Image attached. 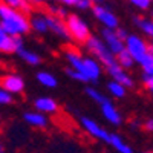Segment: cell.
<instances>
[{
	"instance_id": "1f68e13d",
	"label": "cell",
	"mask_w": 153,
	"mask_h": 153,
	"mask_svg": "<svg viewBox=\"0 0 153 153\" xmlns=\"http://www.w3.org/2000/svg\"><path fill=\"white\" fill-rule=\"evenodd\" d=\"M141 153H153V150H147V152H141Z\"/></svg>"
},
{
	"instance_id": "3957f363",
	"label": "cell",
	"mask_w": 153,
	"mask_h": 153,
	"mask_svg": "<svg viewBox=\"0 0 153 153\" xmlns=\"http://www.w3.org/2000/svg\"><path fill=\"white\" fill-rule=\"evenodd\" d=\"M65 25L68 28L71 42L76 45H84L94 35L86 19L81 17L80 14H76V12H69L68 17L65 19Z\"/></svg>"
},
{
	"instance_id": "83f0119b",
	"label": "cell",
	"mask_w": 153,
	"mask_h": 153,
	"mask_svg": "<svg viewBox=\"0 0 153 153\" xmlns=\"http://www.w3.org/2000/svg\"><path fill=\"white\" fill-rule=\"evenodd\" d=\"M143 86L150 95H153V75H143Z\"/></svg>"
},
{
	"instance_id": "277c9868",
	"label": "cell",
	"mask_w": 153,
	"mask_h": 153,
	"mask_svg": "<svg viewBox=\"0 0 153 153\" xmlns=\"http://www.w3.org/2000/svg\"><path fill=\"white\" fill-rule=\"evenodd\" d=\"M124 49L133 58V61L136 65H139L150 54L152 46L147 43V40L141 34H129L127 38L124 40Z\"/></svg>"
},
{
	"instance_id": "4fadbf2b",
	"label": "cell",
	"mask_w": 153,
	"mask_h": 153,
	"mask_svg": "<svg viewBox=\"0 0 153 153\" xmlns=\"http://www.w3.org/2000/svg\"><path fill=\"white\" fill-rule=\"evenodd\" d=\"M106 72H107V75L110 76V80L123 84L126 89L135 87V78H133V75H132L130 72L121 69L118 65L115 66V68H112V69H109V71H106Z\"/></svg>"
},
{
	"instance_id": "4dcf8cb0",
	"label": "cell",
	"mask_w": 153,
	"mask_h": 153,
	"mask_svg": "<svg viewBox=\"0 0 153 153\" xmlns=\"http://www.w3.org/2000/svg\"><path fill=\"white\" fill-rule=\"evenodd\" d=\"M0 153H5V146L2 143V139H0Z\"/></svg>"
},
{
	"instance_id": "7402d4cb",
	"label": "cell",
	"mask_w": 153,
	"mask_h": 153,
	"mask_svg": "<svg viewBox=\"0 0 153 153\" xmlns=\"http://www.w3.org/2000/svg\"><path fill=\"white\" fill-rule=\"evenodd\" d=\"M86 95H87V98L89 100H92L95 104H103L104 101L109 98L107 95H104V92L103 91H100L98 87H95V86H87L86 87Z\"/></svg>"
},
{
	"instance_id": "7a4b0ae2",
	"label": "cell",
	"mask_w": 153,
	"mask_h": 153,
	"mask_svg": "<svg viewBox=\"0 0 153 153\" xmlns=\"http://www.w3.org/2000/svg\"><path fill=\"white\" fill-rule=\"evenodd\" d=\"M84 48L87 51V55L95 58L100 65L103 66V69L109 71V69H112V68H115L118 65V63H117V57L112 55V52L104 46V43L101 42V38L98 35H92L84 43Z\"/></svg>"
},
{
	"instance_id": "44dd1931",
	"label": "cell",
	"mask_w": 153,
	"mask_h": 153,
	"mask_svg": "<svg viewBox=\"0 0 153 153\" xmlns=\"http://www.w3.org/2000/svg\"><path fill=\"white\" fill-rule=\"evenodd\" d=\"M60 3L66 9L72 8V9H78V11H89L94 6V2H91V0H63Z\"/></svg>"
},
{
	"instance_id": "484cf974",
	"label": "cell",
	"mask_w": 153,
	"mask_h": 153,
	"mask_svg": "<svg viewBox=\"0 0 153 153\" xmlns=\"http://www.w3.org/2000/svg\"><path fill=\"white\" fill-rule=\"evenodd\" d=\"M143 71V75H153V54H152V49H150V54L139 63Z\"/></svg>"
},
{
	"instance_id": "f1b7e54d",
	"label": "cell",
	"mask_w": 153,
	"mask_h": 153,
	"mask_svg": "<svg viewBox=\"0 0 153 153\" xmlns=\"http://www.w3.org/2000/svg\"><path fill=\"white\" fill-rule=\"evenodd\" d=\"M12 103V95H9L6 91L0 87V106H9Z\"/></svg>"
},
{
	"instance_id": "836d02e7",
	"label": "cell",
	"mask_w": 153,
	"mask_h": 153,
	"mask_svg": "<svg viewBox=\"0 0 153 153\" xmlns=\"http://www.w3.org/2000/svg\"><path fill=\"white\" fill-rule=\"evenodd\" d=\"M152 40H153V38H152Z\"/></svg>"
},
{
	"instance_id": "9a60e30c",
	"label": "cell",
	"mask_w": 153,
	"mask_h": 153,
	"mask_svg": "<svg viewBox=\"0 0 153 153\" xmlns=\"http://www.w3.org/2000/svg\"><path fill=\"white\" fill-rule=\"evenodd\" d=\"M23 121L34 129H46L49 126V118L37 110H26L23 113Z\"/></svg>"
},
{
	"instance_id": "f546056e",
	"label": "cell",
	"mask_w": 153,
	"mask_h": 153,
	"mask_svg": "<svg viewBox=\"0 0 153 153\" xmlns=\"http://www.w3.org/2000/svg\"><path fill=\"white\" fill-rule=\"evenodd\" d=\"M143 129H144L147 133H153V117H152V118H147V120L143 123Z\"/></svg>"
},
{
	"instance_id": "d6a6232c",
	"label": "cell",
	"mask_w": 153,
	"mask_h": 153,
	"mask_svg": "<svg viewBox=\"0 0 153 153\" xmlns=\"http://www.w3.org/2000/svg\"><path fill=\"white\" fill-rule=\"evenodd\" d=\"M152 54H153V46H152Z\"/></svg>"
},
{
	"instance_id": "6da1fadb",
	"label": "cell",
	"mask_w": 153,
	"mask_h": 153,
	"mask_svg": "<svg viewBox=\"0 0 153 153\" xmlns=\"http://www.w3.org/2000/svg\"><path fill=\"white\" fill-rule=\"evenodd\" d=\"M0 26L12 38H23L29 34V16L11 8L6 2H0Z\"/></svg>"
},
{
	"instance_id": "4316f807",
	"label": "cell",
	"mask_w": 153,
	"mask_h": 153,
	"mask_svg": "<svg viewBox=\"0 0 153 153\" xmlns=\"http://www.w3.org/2000/svg\"><path fill=\"white\" fill-rule=\"evenodd\" d=\"M130 5H132L133 8H136L139 12L152 11V6H153V3L150 2V0H132Z\"/></svg>"
},
{
	"instance_id": "d6986e66",
	"label": "cell",
	"mask_w": 153,
	"mask_h": 153,
	"mask_svg": "<svg viewBox=\"0 0 153 153\" xmlns=\"http://www.w3.org/2000/svg\"><path fill=\"white\" fill-rule=\"evenodd\" d=\"M35 78H37L38 84L46 87V89H55L58 86L57 76L52 72H49V71H38L37 75H35Z\"/></svg>"
},
{
	"instance_id": "cb8c5ba5",
	"label": "cell",
	"mask_w": 153,
	"mask_h": 153,
	"mask_svg": "<svg viewBox=\"0 0 153 153\" xmlns=\"http://www.w3.org/2000/svg\"><path fill=\"white\" fill-rule=\"evenodd\" d=\"M117 63H118V66H120L121 69H124V71H127V72H130V71L135 68V65H136V63L133 61V58L126 52V49L123 51L120 55H117Z\"/></svg>"
},
{
	"instance_id": "30bf717a",
	"label": "cell",
	"mask_w": 153,
	"mask_h": 153,
	"mask_svg": "<svg viewBox=\"0 0 153 153\" xmlns=\"http://www.w3.org/2000/svg\"><path fill=\"white\" fill-rule=\"evenodd\" d=\"M23 63H26L28 66H38L42 65V55L35 52L34 49H29L25 46L23 38H19L17 40V46H16V52H14Z\"/></svg>"
},
{
	"instance_id": "7c38bea8",
	"label": "cell",
	"mask_w": 153,
	"mask_h": 153,
	"mask_svg": "<svg viewBox=\"0 0 153 153\" xmlns=\"http://www.w3.org/2000/svg\"><path fill=\"white\" fill-rule=\"evenodd\" d=\"M34 110L49 117V115L58 113L60 104H58V101L54 100L52 97H38V98L34 100Z\"/></svg>"
},
{
	"instance_id": "5bb4252c",
	"label": "cell",
	"mask_w": 153,
	"mask_h": 153,
	"mask_svg": "<svg viewBox=\"0 0 153 153\" xmlns=\"http://www.w3.org/2000/svg\"><path fill=\"white\" fill-rule=\"evenodd\" d=\"M48 20H49V34L55 35L57 38H60L63 42H71V37H69L68 28L65 25V20L57 19L51 14H48Z\"/></svg>"
},
{
	"instance_id": "ac0fdd59",
	"label": "cell",
	"mask_w": 153,
	"mask_h": 153,
	"mask_svg": "<svg viewBox=\"0 0 153 153\" xmlns=\"http://www.w3.org/2000/svg\"><path fill=\"white\" fill-rule=\"evenodd\" d=\"M19 38L9 37L0 26V54H14Z\"/></svg>"
},
{
	"instance_id": "ffe728a7",
	"label": "cell",
	"mask_w": 153,
	"mask_h": 153,
	"mask_svg": "<svg viewBox=\"0 0 153 153\" xmlns=\"http://www.w3.org/2000/svg\"><path fill=\"white\" fill-rule=\"evenodd\" d=\"M106 92H107L109 97H112V98H115V100H123V98H126V95H127V89H126L123 84L117 83V81L109 80L107 84H106Z\"/></svg>"
},
{
	"instance_id": "e0dca14e",
	"label": "cell",
	"mask_w": 153,
	"mask_h": 153,
	"mask_svg": "<svg viewBox=\"0 0 153 153\" xmlns=\"http://www.w3.org/2000/svg\"><path fill=\"white\" fill-rule=\"evenodd\" d=\"M135 25L139 29L141 35L146 38H153V19L152 17H143V16H136L135 19Z\"/></svg>"
},
{
	"instance_id": "ba28073f",
	"label": "cell",
	"mask_w": 153,
	"mask_h": 153,
	"mask_svg": "<svg viewBox=\"0 0 153 153\" xmlns=\"http://www.w3.org/2000/svg\"><path fill=\"white\" fill-rule=\"evenodd\" d=\"M100 38L104 43V46L112 52V55H120L124 51V40L120 37L117 29H101L100 32Z\"/></svg>"
},
{
	"instance_id": "d4e9b609",
	"label": "cell",
	"mask_w": 153,
	"mask_h": 153,
	"mask_svg": "<svg viewBox=\"0 0 153 153\" xmlns=\"http://www.w3.org/2000/svg\"><path fill=\"white\" fill-rule=\"evenodd\" d=\"M48 14L51 16H54L57 19H61V20H65L69 14V11L63 6L61 3H51L49 5V9H48Z\"/></svg>"
},
{
	"instance_id": "603a6c76",
	"label": "cell",
	"mask_w": 153,
	"mask_h": 153,
	"mask_svg": "<svg viewBox=\"0 0 153 153\" xmlns=\"http://www.w3.org/2000/svg\"><path fill=\"white\" fill-rule=\"evenodd\" d=\"M6 3L11 8H14L17 11H22V12H25V14H28V16H31L34 12V3L28 2V0H6Z\"/></svg>"
},
{
	"instance_id": "52a82bcc",
	"label": "cell",
	"mask_w": 153,
	"mask_h": 153,
	"mask_svg": "<svg viewBox=\"0 0 153 153\" xmlns=\"http://www.w3.org/2000/svg\"><path fill=\"white\" fill-rule=\"evenodd\" d=\"M0 87L6 91L9 95H20L25 92L26 89V83H25V78L19 74H14V72H9V74H5L0 76Z\"/></svg>"
},
{
	"instance_id": "8992f818",
	"label": "cell",
	"mask_w": 153,
	"mask_h": 153,
	"mask_svg": "<svg viewBox=\"0 0 153 153\" xmlns=\"http://www.w3.org/2000/svg\"><path fill=\"white\" fill-rule=\"evenodd\" d=\"M80 126L86 135H89L91 138L97 139L101 143H107V139L110 136V132L103 127L97 120L91 118V117H80Z\"/></svg>"
},
{
	"instance_id": "2e32d148",
	"label": "cell",
	"mask_w": 153,
	"mask_h": 153,
	"mask_svg": "<svg viewBox=\"0 0 153 153\" xmlns=\"http://www.w3.org/2000/svg\"><path fill=\"white\" fill-rule=\"evenodd\" d=\"M115 153H135L132 146L129 144L126 138H123L120 133H110L107 143H106Z\"/></svg>"
},
{
	"instance_id": "5b68a950",
	"label": "cell",
	"mask_w": 153,
	"mask_h": 153,
	"mask_svg": "<svg viewBox=\"0 0 153 153\" xmlns=\"http://www.w3.org/2000/svg\"><path fill=\"white\" fill-rule=\"evenodd\" d=\"M91 11H92L95 20L101 25V29H113L115 31L120 28V17L110 6H107L104 3H94Z\"/></svg>"
},
{
	"instance_id": "8fae6325",
	"label": "cell",
	"mask_w": 153,
	"mask_h": 153,
	"mask_svg": "<svg viewBox=\"0 0 153 153\" xmlns=\"http://www.w3.org/2000/svg\"><path fill=\"white\" fill-rule=\"evenodd\" d=\"M29 28L37 35H48L49 34V20L48 12L45 11H34L29 16Z\"/></svg>"
},
{
	"instance_id": "9c48e42d",
	"label": "cell",
	"mask_w": 153,
	"mask_h": 153,
	"mask_svg": "<svg viewBox=\"0 0 153 153\" xmlns=\"http://www.w3.org/2000/svg\"><path fill=\"white\" fill-rule=\"evenodd\" d=\"M100 112L107 124H110L113 127H118L123 124V115L110 98H107L103 104H100Z\"/></svg>"
}]
</instances>
